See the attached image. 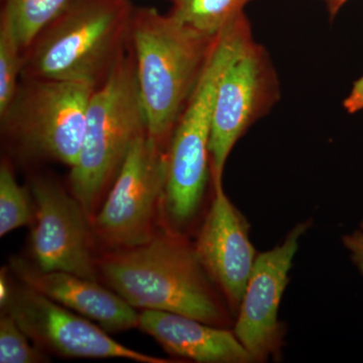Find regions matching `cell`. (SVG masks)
<instances>
[{
	"mask_svg": "<svg viewBox=\"0 0 363 363\" xmlns=\"http://www.w3.org/2000/svg\"><path fill=\"white\" fill-rule=\"evenodd\" d=\"M105 284L128 304L176 313L222 327L226 313L195 245L174 231L145 245L107 252L97 259Z\"/></svg>",
	"mask_w": 363,
	"mask_h": 363,
	"instance_id": "cell-1",
	"label": "cell"
},
{
	"mask_svg": "<svg viewBox=\"0 0 363 363\" xmlns=\"http://www.w3.org/2000/svg\"><path fill=\"white\" fill-rule=\"evenodd\" d=\"M130 32L147 135L169 147L218 37L203 35L152 7H135Z\"/></svg>",
	"mask_w": 363,
	"mask_h": 363,
	"instance_id": "cell-2",
	"label": "cell"
},
{
	"mask_svg": "<svg viewBox=\"0 0 363 363\" xmlns=\"http://www.w3.org/2000/svg\"><path fill=\"white\" fill-rule=\"evenodd\" d=\"M133 11L130 0H75L23 50L21 78L99 87L130 47Z\"/></svg>",
	"mask_w": 363,
	"mask_h": 363,
	"instance_id": "cell-3",
	"label": "cell"
},
{
	"mask_svg": "<svg viewBox=\"0 0 363 363\" xmlns=\"http://www.w3.org/2000/svg\"><path fill=\"white\" fill-rule=\"evenodd\" d=\"M147 133L138 87L135 54L130 47L88 105L84 138L72 167L70 192L90 223L116 181L133 143Z\"/></svg>",
	"mask_w": 363,
	"mask_h": 363,
	"instance_id": "cell-4",
	"label": "cell"
},
{
	"mask_svg": "<svg viewBox=\"0 0 363 363\" xmlns=\"http://www.w3.org/2000/svg\"><path fill=\"white\" fill-rule=\"evenodd\" d=\"M252 40L245 13L218 35L172 135L164 209L169 222L178 228L188 225L199 211L211 177L209 145L218 86L233 60Z\"/></svg>",
	"mask_w": 363,
	"mask_h": 363,
	"instance_id": "cell-5",
	"label": "cell"
},
{
	"mask_svg": "<svg viewBox=\"0 0 363 363\" xmlns=\"http://www.w3.org/2000/svg\"><path fill=\"white\" fill-rule=\"evenodd\" d=\"M87 83L21 78L16 94L0 112L2 140L18 161L77 162L90 98Z\"/></svg>",
	"mask_w": 363,
	"mask_h": 363,
	"instance_id": "cell-6",
	"label": "cell"
},
{
	"mask_svg": "<svg viewBox=\"0 0 363 363\" xmlns=\"http://www.w3.org/2000/svg\"><path fill=\"white\" fill-rule=\"evenodd\" d=\"M168 149L147 133L131 145L90 223L93 235L107 252L145 245L157 233L168 182Z\"/></svg>",
	"mask_w": 363,
	"mask_h": 363,
	"instance_id": "cell-7",
	"label": "cell"
},
{
	"mask_svg": "<svg viewBox=\"0 0 363 363\" xmlns=\"http://www.w3.org/2000/svg\"><path fill=\"white\" fill-rule=\"evenodd\" d=\"M9 277V295L1 311L18 322L42 350L69 358H125L140 363L173 360L143 354L117 342L87 318L58 304L42 293Z\"/></svg>",
	"mask_w": 363,
	"mask_h": 363,
	"instance_id": "cell-8",
	"label": "cell"
},
{
	"mask_svg": "<svg viewBox=\"0 0 363 363\" xmlns=\"http://www.w3.org/2000/svg\"><path fill=\"white\" fill-rule=\"evenodd\" d=\"M279 98V85L272 60L253 39L227 69L217 90L210 138L212 182H222L234 145Z\"/></svg>",
	"mask_w": 363,
	"mask_h": 363,
	"instance_id": "cell-9",
	"label": "cell"
},
{
	"mask_svg": "<svg viewBox=\"0 0 363 363\" xmlns=\"http://www.w3.org/2000/svg\"><path fill=\"white\" fill-rule=\"evenodd\" d=\"M35 226L30 238L33 262L43 271L66 272L98 281L89 219L75 196L45 176L30 180Z\"/></svg>",
	"mask_w": 363,
	"mask_h": 363,
	"instance_id": "cell-10",
	"label": "cell"
},
{
	"mask_svg": "<svg viewBox=\"0 0 363 363\" xmlns=\"http://www.w3.org/2000/svg\"><path fill=\"white\" fill-rule=\"evenodd\" d=\"M310 226L311 221L298 223L281 245L259 253L255 259L233 329L255 362L269 359L281 350L283 328L279 321V305L298 241Z\"/></svg>",
	"mask_w": 363,
	"mask_h": 363,
	"instance_id": "cell-11",
	"label": "cell"
},
{
	"mask_svg": "<svg viewBox=\"0 0 363 363\" xmlns=\"http://www.w3.org/2000/svg\"><path fill=\"white\" fill-rule=\"evenodd\" d=\"M213 199L195 250L205 271L235 313L257 255L247 219L227 197L222 182H213Z\"/></svg>",
	"mask_w": 363,
	"mask_h": 363,
	"instance_id": "cell-12",
	"label": "cell"
},
{
	"mask_svg": "<svg viewBox=\"0 0 363 363\" xmlns=\"http://www.w3.org/2000/svg\"><path fill=\"white\" fill-rule=\"evenodd\" d=\"M9 269L21 283L94 321L107 332L138 327L140 313L111 288L70 272L43 271L33 260L13 257Z\"/></svg>",
	"mask_w": 363,
	"mask_h": 363,
	"instance_id": "cell-13",
	"label": "cell"
},
{
	"mask_svg": "<svg viewBox=\"0 0 363 363\" xmlns=\"http://www.w3.org/2000/svg\"><path fill=\"white\" fill-rule=\"evenodd\" d=\"M138 328L164 350L199 363H250L252 355L234 331L176 313L143 310Z\"/></svg>",
	"mask_w": 363,
	"mask_h": 363,
	"instance_id": "cell-14",
	"label": "cell"
},
{
	"mask_svg": "<svg viewBox=\"0 0 363 363\" xmlns=\"http://www.w3.org/2000/svg\"><path fill=\"white\" fill-rule=\"evenodd\" d=\"M252 0H174L169 14L208 37L216 38Z\"/></svg>",
	"mask_w": 363,
	"mask_h": 363,
	"instance_id": "cell-15",
	"label": "cell"
},
{
	"mask_svg": "<svg viewBox=\"0 0 363 363\" xmlns=\"http://www.w3.org/2000/svg\"><path fill=\"white\" fill-rule=\"evenodd\" d=\"M75 0H1L0 14L11 21L21 49Z\"/></svg>",
	"mask_w": 363,
	"mask_h": 363,
	"instance_id": "cell-16",
	"label": "cell"
},
{
	"mask_svg": "<svg viewBox=\"0 0 363 363\" xmlns=\"http://www.w3.org/2000/svg\"><path fill=\"white\" fill-rule=\"evenodd\" d=\"M35 220V203L30 187H21L16 181L9 159L0 164V236Z\"/></svg>",
	"mask_w": 363,
	"mask_h": 363,
	"instance_id": "cell-17",
	"label": "cell"
},
{
	"mask_svg": "<svg viewBox=\"0 0 363 363\" xmlns=\"http://www.w3.org/2000/svg\"><path fill=\"white\" fill-rule=\"evenodd\" d=\"M23 68L21 49L11 21L0 14V112L4 111L18 89Z\"/></svg>",
	"mask_w": 363,
	"mask_h": 363,
	"instance_id": "cell-18",
	"label": "cell"
},
{
	"mask_svg": "<svg viewBox=\"0 0 363 363\" xmlns=\"http://www.w3.org/2000/svg\"><path fill=\"white\" fill-rule=\"evenodd\" d=\"M30 337L11 315L0 316V362L38 363L49 362L42 348L30 343Z\"/></svg>",
	"mask_w": 363,
	"mask_h": 363,
	"instance_id": "cell-19",
	"label": "cell"
},
{
	"mask_svg": "<svg viewBox=\"0 0 363 363\" xmlns=\"http://www.w3.org/2000/svg\"><path fill=\"white\" fill-rule=\"evenodd\" d=\"M344 247L351 253V259L363 274V221L359 230L343 238Z\"/></svg>",
	"mask_w": 363,
	"mask_h": 363,
	"instance_id": "cell-20",
	"label": "cell"
},
{
	"mask_svg": "<svg viewBox=\"0 0 363 363\" xmlns=\"http://www.w3.org/2000/svg\"><path fill=\"white\" fill-rule=\"evenodd\" d=\"M343 106L348 113L363 111V76L353 84L350 94L344 100Z\"/></svg>",
	"mask_w": 363,
	"mask_h": 363,
	"instance_id": "cell-21",
	"label": "cell"
},
{
	"mask_svg": "<svg viewBox=\"0 0 363 363\" xmlns=\"http://www.w3.org/2000/svg\"><path fill=\"white\" fill-rule=\"evenodd\" d=\"M348 0H325L330 18H334Z\"/></svg>",
	"mask_w": 363,
	"mask_h": 363,
	"instance_id": "cell-22",
	"label": "cell"
},
{
	"mask_svg": "<svg viewBox=\"0 0 363 363\" xmlns=\"http://www.w3.org/2000/svg\"><path fill=\"white\" fill-rule=\"evenodd\" d=\"M169 1H171V4H172V2H173V1H174V0H169Z\"/></svg>",
	"mask_w": 363,
	"mask_h": 363,
	"instance_id": "cell-23",
	"label": "cell"
}]
</instances>
